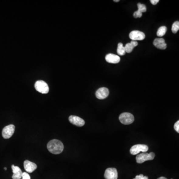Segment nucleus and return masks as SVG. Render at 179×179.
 <instances>
[{
    "mask_svg": "<svg viewBox=\"0 0 179 179\" xmlns=\"http://www.w3.org/2000/svg\"><path fill=\"white\" fill-rule=\"evenodd\" d=\"M167 27L165 26H161L159 27L158 30L157 32V36L159 37H162L164 36L165 34L167 32Z\"/></svg>",
    "mask_w": 179,
    "mask_h": 179,
    "instance_id": "dca6fc26",
    "label": "nucleus"
},
{
    "mask_svg": "<svg viewBox=\"0 0 179 179\" xmlns=\"http://www.w3.org/2000/svg\"><path fill=\"white\" fill-rule=\"evenodd\" d=\"M117 53L119 55H124L126 54L125 47L123 46V44L119 43L118 44V48H117Z\"/></svg>",
    "mask_w": 179,
    "mask_h": 179,
    "instance_id": "2eb2a0df",
    "label": "nucleus"
},
{
    "mask_svg": "<svg viewBox=\"0 0 179 179\" xmlns=\"http://www.w3.org/2000/svg\"><path fill=\"white\" fill-rule=\"evenodd\" d=\"M148 146L144 144H137L133 145L130 148V152L131 154L137 155L140 152H146L148 150Z\"/></svg>",
    "mask_w": 179,
    "mask_h": 179,
    "instance_id": "39448f33",
    "label": "nucleus"
},
{
    "mask_svg": "<svg viewBox=\"0 0 179 179\" xmlns=\"http://www.w3.org/2000/svg\"></svg>",
    "mask_w": 179,
    "mask_h": 179,
    "instance_id": "c85d7f7f",
    "label": "nucleus"
},
{
    "mask_svg": "<svg viewBox=\"0 0 179 179\" xmlns=\"http://www.w3.org/2000/svg\"><path fill=\"white\" fill-rule=\"evenodd\" d=\"M34 87L36 90L42 94H47L49 92V88L47 84L42 80L36 81Z\"/></svg>",
    "mask_w": 179,
    "mask_h": 179,
    "instance_id": "20e7f679",
    "label": "nucleus"
},
{
    "mask_svg": "<svg viewBox=\"0 0 179 179\" xmlns=\"http://www.w3.org/2000/svg\"><path fill=\"white\" fill-rule=\"evenodd\" d=\"M159 2V0H150L151 3L153 5H156V4H157Z\"/></svg>",
    "mask_w": 179,
    "mask_h": 179,
    "instance_id": "b1692460",
    "label": "nucleus"
},
{
    "mask_svg": "<svg viewBox=\"0 0 179 179\" xmlns=\"http://www.w3.org/2000/svg\"><path fill=\"white\" fill-rule=\"evenodd\" d=\"M153 44L158 49L164 50L167 48V44L163 38H156L153 41Z\"/></svg>",
    "mask_w": 179,
    "mask_h": 179,
    "instance_id": "f8f14e48",
    "label": "nucleus"
},
{
    "mask_svg": "<svg viewBox=\"0 0 179 179\" xmlns=\"http://www.w3.org/2000/svg\"><path fill=\"white\" fill-rule=\"evenodd\" d=\"M69 120L71 123L75 126L82 127L85 125V122L82 118L75 115H71L69 117Z\"/></svg>",
    "mask_w": 179,
    "mask_h": 179,
    "instance_id": "1a4fd4ad",
    "label": "nucleus"
},
{
    "mask_svg": "<svg viewBox=\"0 0 179 179\" xmlns=\"http://www.w3.org/2000/svg\"><path fill=\"white\" fill-rule=\"evenodd\" d=\"M13 175L12 176V179H21L22 175V172L19 167L15 166L14 165L12 166Z\"/></svg>",
    "mask_w": 179,
    "mask_h": 179,
    "instance_id": "4468645a",
    "label": "nucleus"
},
{
    "mask_svg": "<svg viewBox=\"0 0 179 179\" xmlns=\"http://www.w3.org/2000/svg\"><path fill=\"white\" fill-rule=\"evenodd\" d=\"M130 43H131L132 44H133V46H134V47L136 46H137V45H138V43H137V42L136 41H133V40H132V41L130 42Z\"/></svg>",
    "mask_w": 179,
    "mask_h": 179,
    "instance_id": "393cba45",
    "label": "nucleus"
},
{
    "mask_svg": "<svg viewBox=\"0 0 179 179\" xmlns=\"http://www.w3.org/2000/svg\"><path fill=\"white\" fill-rule=\"evenodd\" d=\"M129 37L133 41L142 40L145 38V34L143 32L138 30H133L129 33Z\"/></svg>",
    "mask_w": 179,
    "mask_h": 179,
    "instance_id": "0eeeda50",
    "label": "nucleus"
},
{
    "mask_svg": "<svg viewBox=\"0 0 179 179\" xmlns=\"http://www.w3.org/2000/svg\"><path fill=\"white\" fill-rule=\"evenodd\" d=\"M4 169L5 170H7V168H4Z\"/></svg>",
    "mask_w": 179,
    "mask_h": 179,
    "instance_id": "cd10ccee",
    "label": "nucleus"
},
{
    "mask_svg": "<svg viewBox=\"0 0 179 179\" xmlns=\"http://www.w3.org/2000/svg\"><path fill=\"white\" fill-rule=\"evenodd\" d=\"M133 179H148V177L144 176L143 175L140 174V175L136 176V178Z\"/></svg>",
    "mask_w": 179,
    "mask_h": 179,
    "instance_id": "4be33fe9",
    "label": "nucleus"
},
{
    "mask_svg": "<svg viewBox=\"0 0 179 179\" xmlns=\"http://www.w3.org/2000/svg\"><path fill=\"white\" fill-rule=\"evenodd\" d=\"M137 7H138V10L141 12H146V7L145 5L142 4L141 3H138L137 4Z\"/></svg>",
    "mask_w": 179,
    "mask_h": 179,
    "instance_id": "6ab92c4d",
    "label": "nucleus"
},
{
    "mask_svg": "<svg viewBox=\"0 0 179 179\" xmlns=\"http://www.w3.org/2000/svg\"><path fill=\"white\" fill-rule=\"evenodd\" d=\"M23 165L25 170L29 173L33 172L37 169V165L35 163L29 161V160L25 161Z\"/></svg>",
    "mask_w": 179,
    "mask_h": 179,
    "instance_id": "9b49d317",
    "label": "nucleus"
},
{
    "mask_svg": "<svg viewBox=\"0 0 179 179\" xmlns=\"http://www.w3.org/2000/svg\"><path fill=\"white\" fill-rule=\"evenodd\" d=\"M142 15V12H140L139 11H137L134 12L133 14V16L135 18H141Z\"/></svg>",
    "mask_w": 179,
    "mask_h": 179,
    "instance_id": "aec40b11",
    "label": "nucleus"
},
{
    "mask_svg": "<svg viewBox=\"0 0 179 179\" xmlns=\"http://www.w3.org/2000/svg\"><path fill=\"white\" fill-rule=\"evenodd\" d=\"M15 130V126L13 125L6 126L3 129L2 136L5 139H9L12 136Z\"/></svg>",
    "mask_w": 179,
    "mask_h": 179,
    "instance_id": "423d86ee",
    "label": "nucleus"
},
{
    "mask_svg": "<svg viewBox=\"0 0 179 179\" xmlns=\"http://www.w3.org/2000/svg\"><path fill=\"white\" fill-rule=\"evenodd\" d=\"M167 179V178H165V177H161L160 178H159L158 179Z\"/></svg>",
    "mask_w": 179,
    "mask_h": 179,
    "instance_id": "a878e982",
    "label": "nucleus"
},
{
    "mask_svg": "<svg viewBox=\"0 0 179 179\" xmlns=\"http://www.w3.org/2000/svg\"><path fill=\"white\" fill-rule=\"evenodd\" d=\"M105 59L108 63H113V64L119 63L120 60L119 56L112 53L107 54L105 56Z\"/></svg>",
    "mask_w": 179,
    "mask_h": 179,
    "instance_id": "ddd939ff",
    "label": "nucleus"
},
{
    "mask_svg": "<svg viewBox=\"0 0 179 179\" xmlns=\"http://www.w3.org/2000/svg\"><path fill=\"white\" fill-rule=\"evenodd\" d=\"M120 122L123 125H130L133 123L134 120V116L133 114L129 112H123L120 114L119 116Z\"/></svg>",
    "mask_w": 179,
    "mask_h": 179,
    "instance_id": "7ed1b4c3",
    "label": "nucleus"
},
{
    "mask_svg": "<svg viewBox=\"0 0 179 179\" xmlns=\"http://www.w3.org/2000/svg\"><path fill=\"white\" fill-rule=\"evenodd\" d=\"M179 29V22L178 21L175 22L173 24L172 26V32L174 33H176Z\"/></svg>",
    "mask_w": 179,
    "mask_h": 179,
    "instance_id": "a211bd4d",
    "label": "nucleus"
},
{
    "mask_svg": "<svg viewBox=\"0 0 179 179\" xmlns=\"http://www.w3.org/2000/svg\"><path fill=\"white\" fill-rule=\"evenodd\" d=\"M47 149L49 152L53 154H59L63 151L64 145L60 140L53 139L47 144Z\"/></svg>",
    "mask_w": 179,
    "mask_h": 179,
    "instance_id": "f257e3e1",
    "label": "nucleus"
},
{
    "mask_svg": "<svg viewBox=\"0 0 179 179\" xmlns=\"http://www.w3.org/2000/svg\"><path fill=\"white\" fill-rule=\"evenodd\" d=\"M22 179H30V177L27 173L23 172L22 173Z\"/></svg>",
    "mask_w": 179,
    "mask_h": 179,
    "instance_id": "412c9836",
    "label": "nucleus"
},
{
    "mask_svg": "<svg viewBox=\"0 0 179 179\" xmlns=\"http://www.w3.org/2000/svg\"><path fill=\"white\" fill-rule=\"evenodd\" d=\"M114 1L115 2H119V0H114Z\"/></svg>",
    "mask_w": 179,
    "mask_h": 179,
    "instance_id": "bb28decb",
    "label": "nucleus"
},
{
    "mask_svg": "<svg viewBox=\"0 0 179 179\" xmlns=\"http://www.w3.org/2000/svg\"><path fill=\"white\" fill-rule=\"evenodd\" d=\"M134 48V46L131 43H128L126 44L125 46V51L126 52L129 53L133 51V49Z\"/></svg>",
    "mask_w": 179,
    "mask_h": 179,
    "instance_id": "f3484780",
    "label": "nucleus"
},
{
    "mask_svg": "<svg viewBox=\"0 0 179 179\" xmlns=\"http://www.w3.org/2000/svg\"><path fill=\"white\" fill-rule=\"evenodd\" d=\"M174 129L178 133H179V121L178 120L177 122L175 123L174 125Z\"/></svg>",
    "mask_w": 179,
    "mask_h": 179,
    "instance_id": "5701e85b",
    "label": "nucleus"
},
{
    "mask_svg": "<svg viewBox=\"0 0 179 179\" xmlns=\"http://www.w3.org/2000/svg\"><path fill=\"white\" fill-rule=\"evenodd\" d=\"M108 95H109V90L107 88H101L96 91V97L100 100L105 99L108 97Z\"/></svg>",
    "mask_w": 179,
    "mask_h": 179,
    "instance_id": "9d476101",
    "label": "nucleus"
},
{
    "mask_svg": "<svg viewBox=\"0 0 179 179\" xmlns=\"http://www.w3.org/2000/svg\"><path fill=\"white\" fill-rule=\"evenodd\" d=\"M104 177L105 179H118L117 170L114 168H109L105 170Z\"/></svg>",
    "mask_w": 179,
    "mask_h": 179,
    "instance_id": "6e6552de",
    "label": "nucleus"
},
{
    "mask_svg": "<svg viewBox=\"0 0 179 179\" xmlns=\"http://www.w3.org/2000/svg\"><path fill=\"white\" fill-rule=\"evenodd\" d=\"M155 154L153 152H151L150 153L142 152L141 154L137 155L136 159L137 163L141 164L146 161L153 160Z\"/></svg>",
    "mask_w": 179,
    "mask_h": 179,
    "instance_id": "f03ea898",
    "label": "nucleus"
}]
</instances>
